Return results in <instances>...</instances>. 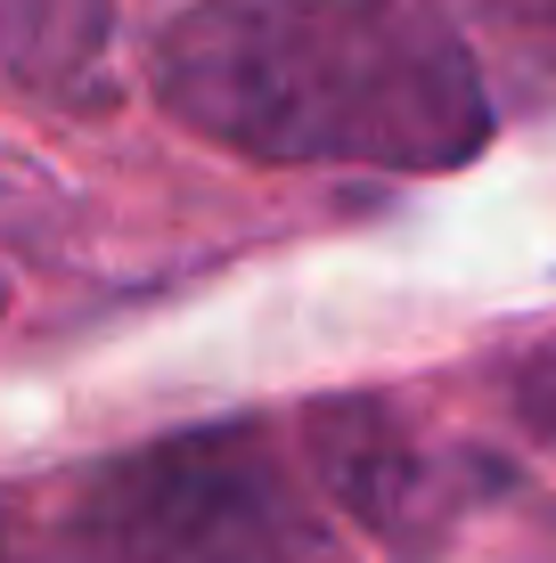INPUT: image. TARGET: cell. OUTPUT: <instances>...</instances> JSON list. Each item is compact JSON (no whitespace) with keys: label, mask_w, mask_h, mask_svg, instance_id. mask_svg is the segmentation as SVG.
<instances>
[{"label":"cell","mask_w":556,"mask_h":563,"mask_svg":"<svg viewBox=\"0 0 556 563\" xmlns=\"http://www.w3.org/2000/svg\"><path fill=\"white\" fill-rule=\"evenodd\" d=\"M172 123L286 172H458L500 99L443 0H181L148 49Z\"/></svg>","instance_id":"1"},{"label":"cell","mask_w":556,"mask_h":563,"mask_svg":"<svg viewBox=\"0 0 556 563\" xmlns=\"http://www.w3.org/2000/svg\"><path fill=\"white\" fill-rule=\"evenodd\" d=\"M508 409L524 417L532 441H548V450H556V335H541L524 360L508 367Z\"/></svg>","instance_id":"6"},{"label":"cell","mask_w":556,"mask_h":563,"mask_svg":"<svg viewBox=\"0 0 556 563\" xmlns=\"http://www.w3.org/2000/svg\"><path fill=\"white\" fill-rule=\"evenodd\" d=\"M99 563H352L295 457L254 417H214L107 457L74 498Z\"/></svg>","instance_id":"2"},{"label":"cell","mask_w":556,"mask_h":563,"mask_svg":"<svg viewBox=\"0 0 556 563\" xmlns=\"http://www.w3.org/2000/svg\"><path fill=\"white\" fill-rule=\"evenodd\" d=\"M0 319H9V278H0Z\"/></svg>","instance_id":"7"},{"label":"cell","mask_w":556,"mask_h":563,"mask_svg":"<svg viewBox=\"0 0 556 563\" xmlns=\"http://www.w3.org/2000/svg\"><path fill=\"white\" fill-rule=\"evenodd\" d=\"M0 82L57 114H107L115 82V0H0Z\"/></svg>","instance_id":"4"},{"label":"cell","mask_w":556,"mask_h":563,"mask_svg":"<svg viewBox=\"0 0 556 563\" xmlns=\"http://www.w3.org/2000/svg\"><path fill=\"white\" fill-rule=\"evenodd\" d=\"M443 16L467 33L483 82L500 74L508 99L556 107V0H443Z\"/></svg>","instance_id":"5"},{"label":"cell","mask_w":556,"mask_h":563,"mask_svg":"<svg viewBox=\"0 0 556 563\" xmlns=\"http://www.w3.org/2000/svg\"><path fill=\"white\" fill-rule=\"evenodd\" d=\"M303 457L319 490L336 498L377 548L434 563L475 531L491 507L524 498V474L475 441L426 433L401 400L385 393H336L303 417Z\"/></svg>","instance_id":"3"}]
</instances>
